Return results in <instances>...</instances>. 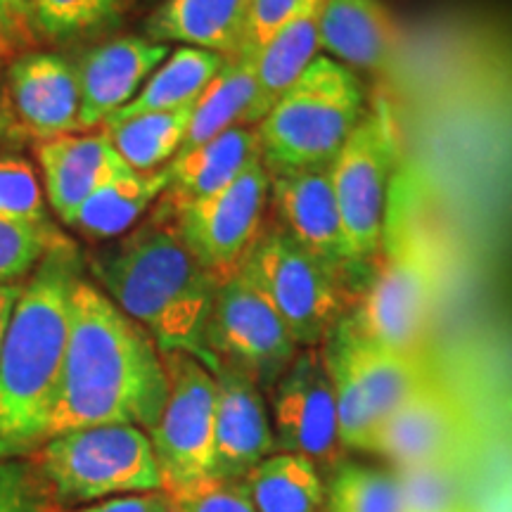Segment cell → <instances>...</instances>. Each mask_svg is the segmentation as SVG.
Here are the masks:
<instances>
[{
	"label": "cell",
	"instance_id": "1",
	"mask_svg": "<svg viewBox=\"0 0 512 512\" xmlns=\"http://www.w3.org/2000/svg\"><path fill=\"white\" fill-rule=\"evenodd\" d=\"M169 394L164 356L136 320L83 278L72 297V323L48 439L98 425L150 432Z\"/></svg>",
	"mask_w": 512,
	"mask_h": 512
},
{
	"label": "cell",
	"instance_id": "2",
	"mask_svg": "<svg viewBox=\"0 0 512 512\" xmlns=\"http://www.w3.org/2000/svg\"><path fill=\"white\" fill-rule=\"evenodd\" d=\"M83 261L93 283L162 354L183 351L214 370L207 323L219 280L192 254L169 209L155 204L136 228L102 242Z\"/></svg>",
	"mask_w": 512,
	"mask_h": 512
},
{
	"label": "cell",
	"instance_id": "3",
	"mask_svg": "<svg viewBox=\"0 0 512 512\" xmlns=\"http://www.w3.org/2000/svg\"><path fill=\"white\" fill-rule=\"evenodd\" d=\"M83 275L81 249L60 235L24 280L0 351V460L31 458L48 439Z\"/></svg>",
	"mask_w": 512,
	"mask_h": 512
},
{
	"label": "cell",
	"instance_id": "4",
	"mask_svg": "<svg viewBox=\"0 0 512 512\" xmlns=\"http://www.w3.org/2000/svg\"><path fill=\"white\" fill-rule=\"evenodd\" d=\"M370 268L373 275L349 313L354 328L384 349L427 354L444 261L401 178L394 183L382 249Z\"/></svg>",
	"mask_w": 512,
	"mask_h": 512
},
{
	"label": "cell",
	"instance_id": "5",
	"mask_svg": "<svg viewBox=\"0 0 512 512\" xmlns=\"http://www.w3.org/2000/svg\"><path fill=\"white\" fill-rule=\"evenodd\" d=\"M361 74L318 55L256 124L268 171L328 166L368 112Z\"/></svg>",
	"mask_w": 512,
	"mask_h": 512
},
{
	"label": "cell",
	"instance_id": "6",
	"mask_svg": "<svg viewBox=\"0 0 512 512\" xmlns=\"http://www.w3.org/2000/svg\"><path fill=\"white\" fill-rule=\"evenodd\" d=\"M240 271L268 299L302 349L323 347L356 306L361 294L356 278L366 273L309 252L273 219L266 221Z\"/></svg>",
	"mask_w": 512,
	"mask_h": 512
},
{
	"label": "cell",
	"instance_id": "7",
	"mask_svg": "<svg viewBox=\"0 0 512 512\" xmlns=\"http://www.w3.org/2000/svg\"><path fill=\"white\" fill-rule=\"evenodd\" d=\"M55 508L164 491L150 434L136 425H98L55 434L31 456Z\"/></svg>",
	"mask_w": 512,
	"mask_h": 512
},
{
	"label": "cell",
	"instance_id": "8",
	"mask_svg": "<svg viewBox=\"0 0 512 512\" xmlns=\"http://www.w3.org/2000/svg\"><path fill=\"white\" fill-rule=\"evenodd\" d=\"M335 389L344 451L373 453L377 432L434 373L427 354H401L370 342L349 316L320 347Z\"/></svg>",
	"mask_w": 512,
	"mask_h": 512
},
{
	"label": "cell",
	"instance_id": "9",
	"mask_svg": "<svg viewBox=\"0 0 512 512\" xmlns=\"http://www.w3.org/2000/svg\"><path fill=\"white\" fill-rule=\"evenodd\" d=\"M401 138L384 95L370 100L366 117L330 162L344 233L356 264L370 268L382 249L394 183L399 178Z\"/></svg>",
	"mask_w": 512,
	"mask_h": 512
},
{
	"label": "cell",
	"instance_id": "10",
	"mask_svg": "<svg viewBox=\"0 0 512 512\" xmlns=\"http://www.w3.org/2000/svg\"><path fill=\"white\" fill-rule=\"evenodd\" d=\"M164 356L169 394L150 441L164 491L214 477L216 377L200 358L171 351Z\"/></svg>",
	"mask_w": 512,
	"mask_h": 512
},
{
	"label": "cell",
	"instance_id": "11",
	"mask_svg": "<svg viewBox=\"0 0 512 512\" xmlns=\"http://www.w3.org/2000/svg\"><path fill=\"white\" fill-rule=\"evenodd\" d=\"M299 344L242 271L216 287L207 323V351L214 361L238 368L266 396L292 366Z\"/></svg>",
	"mask_w": 512,
	"mask_h": 512
},
{
	"label": "cell",
	"instance_id": "12",
	"mask_svg": "<svg viewBox=\"0 0 512 512\" xmlns=\"http://www.w3.org/2000/svg\"><path fill=\"white\" fill-rule=\"evenodd\" d=\"M268 190L271 176L264 162H256L216 195L171 211L192 254L219 283L240 271L264 230Z\"/></svg>",
	"mask_w": 512,
	"mask_h": 512
},
{
	"label": "cell",
	"instance_id": "13",
	"mask_svg": "<svg viewBox=\"0 0 512 512\" xmlns=\"http://www.w3.org/2000/svg\"><path fill=\"white\" fill-rule=\"evenodd\" d=\"M275 453H292L335 470L344 446L330 370L320 347L299 349L292 366L268 394Z\"/></svg>",
	"mask_w": 512,
	"mask_h": 512
},
{
	"label": "cell",
	"instance_id": "14",
	"mask_svg": "<svg viewBox=\"0 0 512 512\" xmlns=\"http://www.w3.org/2000/svg\"><path fill=\"white\" fill-rule=\"evenodd\" d=\"M470 437V413L456 389L432 373L382 425L373 453L392 470L463 460Z\"/></svg>",
	"mask_w": 512,
	"mask_h": 512
},
{
	"label": "cell",
	"instance_id": "15",
	"mask_svg": "<svg viewBox=\"0 0 512 512\" xmlns=\"http://www.w3.org/2000/svg\"><path fill=\"white\" fill-rule=\"evenodd\" d=\"M171 48L145 36H110L72 57L81 93V131L102 128L136 98Z\"/></svg>",
	"mask_w": 512,
	"mask_h": 512
},
{
	"label": "cell",
	"instance_id": "16",
	"mask_svg": "<svg viewBox=\"0 0 512 512\" xmlns=\"http://www.w3.org/2000/svg\"><path fill=\"white\" fill-rule=\"evenodd\" d=\"M268 176H271L268 211H273V221L290 238L309 252L323 256L330 264L368 271L366 266L356 264L351 254L335 190H332L330 164L268 171Z\"/></svg>",
	"mask_w": 512,
	"mask_h": 512
},
{
	"label": "cell",
	"instance_id": "17",
	"mask_svg": "<svg viewBox=\"0 0 512 512\" xmlns=\"http://www.w3.org/2000/svg\"><path fill=\"white\" fill-rule=\"evenodd\" d=\"M5 86L27 138L38 143L81 133V93L72 57L27 50L8 64Z\"/></svg>",
	"mask_w": 512,
	"mask_h": 512
},
{
	"label": "cell",
	"instance_id": "18",
	"mask_svg": "<svg viewBox=\"0 0 512 512\" xmlns=\"http://www.w3.org/2000/svg\"><path fill=\"white\" fill-rule=\"evenodd\" d=\"M216 377L214 477L245 479L275 453L268 399L238 368L219 363Z\"/></svg>",
	"mask_w": 512,
	"mask_h": 512
},
{
	"label": "cell",
	"instance_id": "19",
	"mask_svg": "<svg viewBox=\"0 0 512 512\" xmlns=\"http://www.w3.org/2000/svg\"><path fill=\"white\" fill-rule=\"evenodd\" d=\"M48 207L69 226L74 214L102 183L131 169L114 150L105 131L72 133L43 140L36 150Z\"/></svg>",
	"mask_w": 512,
	"mask_h": 512
},
{
	"label": "cell",
	"instance_id": "20",
	"mask_svg": "<svg viewBox=\"0 0 512 512\" xmlns=\"http://www.w3.org/2000/svg\"><path fill=\"white\" fill-rule=\"evenodd\" d=\"M320 53L356 74L389 72L401 27L382 0H325L318 19Z\"/></svg>",
	"mask_w": 512,
	"mask_h": 512
},
{
	"label": "cell",
	"instance_id": "21",
	"mask_svg": "<svg viewBox=\"0 0 512 512\" xmlns=\"http://www.w3.org/2000/svg\"><path fill=\"white\" fill-rule=\"evenodd\" d=\"M264 162L254 126H233L207 143L190 147L166 164L169 185L159 204L176 211L228 188L249 166Z\"/></svg>",
	"mask_w": 512,
	"mask_h": 512
},
{
	"label": "cell",
	"instance_id": "22",
	"mask_svg": "<svg viewBox=\"0 0 512 512\" xmlns=\"http://www.w3.org/2000/svg\"><path fill=\"white\" fill-rule=\"evenodd\" d=\"M252 0H162L143 22V36L164 46L235 55L245 46Z\"/></svg>",
	"mask_w": 512,
	"mask_h": 512
},
{
	"label": "cell",
	"instance_id": "23",
	"mask_svg": "<svg viewBox=\"0 0 512 512\" xmlns=\"http://www.w3.org/2000/svg\"><path fill=\"white\" fill-rule=\"evenodd\" d=\"M169 185V169L140 171L128 169L110 178L81 204L69 228L93 242H107L136 228L150 214Z\"/></svg>",
	"mask_w": 512,
	"mask_h": 512
},
{
	"label": "cell",
	"instance_id": "24",
	"mask_svg": "<svg viewBox=\"0 0 512 512\" xmlns=\"http://www.w3.org/2000/svg\"><path fill=\"white\" fill-rule=\"evenodd\" d=\"M323 5L304 10L302 15L290 19L283 29L275 31L259 50H252L256 67L252 126L271 112V107L283 98L287 88L320 55L318 19Z\"/></svg>",
	"mask_w": 512,
	"mask_h": 512
},
{
	"label": "cell",
	"instance_id": "25",
	"mask_svg": "<svg viewBox=\"0 0 512 512\" xmlns=\"http://www.w3.org/2000/svg\"><path fill=\"white\" fill-rule=\"evenodd\" d=\"M256 95L254 53L240 48L228 55L219 74L211 79L207 91L192 107V117L183 150L207 143L233 126H252V107Z\"/></svg>",
	"mask_w": 512,
	"mask_h": 512
},
{
	"label": "cell",
	"instance_id": "26",
	"mask_svg": "<svg viewBox=\"0 0 512 512\" xmlns=\"http://www.w3.org/2000/svg\"><path fill=\"white\" fill-rule=\"evenodd\" d=\"M223 62H226V55L178 46L159 64L155 74L143 83L136 98L128 102L124 110L114 114L110 121L138 117V114L188 110L207 91Z\"/></svg>",
	"mask_w": 512,
	"mask_h": 512
},
{
	"label": "cell",
	"instance_id": "27",
	"mask_svg": "<svg viewBox=\"0 0 512 512\" xmlns=\"http://www.w3.org/2000/svg\"><path fill=\"white\" fill-rule=\"evenodd\" d=\"M256 512H325L328 491L311 460L273 453L245 477Z\"/></svg>",
	"mask_w": 512,
	"mask_h": 512
},
{
	"label": "cell",
	"instance_id": "28",
	"mask_svg": "<svg viewBox=\"0 0 512 512\" xmlns=\"http://www.w3.org/2000/svg\"><path fill=\"white\" fill-rule=\"evenodd\" d=\"M126 0H31L38 46L72 48L110 38L126 22Z\"/></svg>",
	"mask_w": 512,
	"mask_h": 512
},
{
	"label": "cell",
	"instance_id": "29",
	"mask_svg": "<svg viewBox=\"0 0 512 512\" xmlns=\"http://www.w3.org/2000/svg\"><path fill=\"white\" fill-rule=\"evenodd\" d=\"M192 107L107 121L100 131H105L114 150L133 171H140V174L157 171L164 169L181 152L188 136Z\"/></svg>",
	"mask_w": 512,
	"mask_h": 512
},
{
	"label": "cell",
	"instance_id": "30",
	"mask_svg": "<svg viewBox=\"0 0 512 512\" xmlns=\"http://www.w3.org/2000/svg\"><path fill=\"white\" fill-rule=\"evenodd\" d=\"M325 491V512H403L401 489L392 470L339 463Z\"/></svg>",
	"mask_w": 512,
	"mask_h": 512
},
{
	"label": "cell",
	"instance_id": "31",
	"mask_svg": "<svg viewBox=\"0 0 512 512\" xmlns=\"http://www.w3.org/2000/svg\"><path fill=\"white\" fill-rule=\"evenodd\" d=\"M403 512H467V465L463 460L392 470Z\"/></svg>",
	"mask_w": 512,
	"mask_h": 512
},
{
	"label": "cell",
	"instance_id": "32",
	"mask_svg": "<svg viewBox=\"0 0 512 512\" xmlns=\"http://www.w3.org/2000/svg\"><path fill=\"white\" fill-rule=\"evenodd\" d=\"M0 219L55 226L36 166L17 152H0Z\"/></svg>",
	"mask_w": 512,
	"mask_h": 512
},
{
	"label": "cell",
	"instance_id": "33",
	"mask_svg": "<svg viewBox=\"0 0 512 512\" xmlns=\"http://www.w3.org/2000/svg\"><path fill=\"white\" fill-rule=\"evenodd\" d=\"M60 235L55 226L0 219V285L24 283Z\"/></svg>",
	"mask_w": 512,
	"mask_h": 512
},
{
	"label": "cell",
	"instance_id": "34",
	"mask_svg": "<svg viewBox=\"0 0 512 512\" xmlns=\"http://www.w3.org/2000/svg\"><path fill=\"white\" fill-rule=\"evenodd\" d=\"M171 512H256L245 479L204 477L166 491Z\"/></svg>",
	"mask_w": 512,
	"mask_h": 512
},
{
	"label": "cell",
	"instance_id": "35",
	"mask_svg": "<svg viewBox=\"0 0 512 512\" xmlns=\"http://www.w3.org/2000/svg\"><path fill=\"white\" fill-rule=\"evenodd\" d=\"M46 484L31 458L0 460V512H53Z\"/></svg>",
	"mask_w": 512,
	"mask_h": 512
},
{
	"label": "cell",
	"instance_id": "36",
	"mask_svg": "<svg viewBox=\"0 0 512 512\" xmlns=\"http://www.w3.org/2000/svg\"><path fill=\"white\" fill-rule=\"evenodd\" d=\"M323 3L325 0H252V15H249L245 46L242 48L259 50L290 19Z\"/></svg>",
	"mask_w": 512,
	"mask_h": 512
},
{
	"label": "cell",
	"instance_id": "37",
	"mask_svg": "<svg viewBox=\"0 0 512 512\" xmlns=\"http://www.w3.org/2000/svg\"><path fill=\"white\" fill-rule=\"evenodd\" d=\"M0 41L12 57L38 50L34 22H31V0H0Z\"/></svg>",
	"mask_w": 512,
	"mask_h": 512
},
{
	"label": "cell",
	"instance_id": "38",
	"mask_svg": "<svg viewBox=\"0 0 512 512\" xmlns=\"http://www.w3.org/2000/svg\"><path fill=\"white\" fill-rule=\"evenodd\" d=\"M72 512H171V503L166 491H145V494L107 498Z\"/></svg>",
	"mask_w": 512,
	"mask_h": 512
},
{
	"label": "cell",
	"instance_id": "39",
	"mask_svg": "<svg viewBox=\"0 0 512 512\" xmlns=\"http://www.w3.org/2000/svg\"><path fill=\"white\" fill-rule=\"evenodd\" d=\"M24 140H27V133L19 126L15 112H12V102L8 95V86H5V79H0V150L15 152V147L22 145Z\"/></svg>",
	"mask_w": 512,
	"mask_h": 512
},
{
	"label": "cell",
	"instance_id": "40",
	"mask_svg": "<svg viewBox=\"0 0 512 512\" xmlns=\"http://www.w3.org/2000/svg\"><path fill=\"white\" fill-rule=\"evenodd\" d=\"M22 285H0V351H3L5 335H8L12 313H15L17 299L22 294Z\"/></svg>",
	"mask_w": 512,
	"mask_h": 512
},
{
	"label": "cell",
	"instance_id": "41",
	"mask_svg": "<svg viewBox=\"0 0 512 512\" xmlns=\"http://www.w3.org/2000/svg\"><path fill=\"white\" fill-rule=\"evenodd\" d=\"M126 3L131 10H152V8H157L162 0H126Z\"/></svg>",
	"mask_w": 512,
	"mask_h": 512
},
{
	"label": "cell",
	"instance_id": "42",
	"mask_svg": "<svg viewBox=\"0 0 512 512\" xmlns=\"http://www.w3.org/2000/svg\"><path fill=\"white\" fill-rule=\"evenodd\" d=\"M8 57H12V55L8 53V48L3 46V41H0V64H3L5 60H8Z\"/></svg>",
	"mask_w": 512,
	"mask_h": 512
}]
</instances>
